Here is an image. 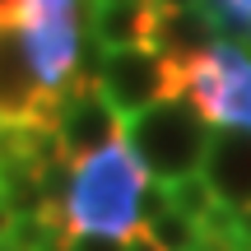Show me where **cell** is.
<instances>
[{"instance_id": "9c48e42d", "label": "cell", "mask_w": 251, "mask_h": 251, "mask_svg": "<svg viewBox=\"0 0 251 251\" xmlns=\"http://www.w3.org/2000/svg\"><path fill=\"white\" fill-rule=\"evenodd\" d=\"M205 181L233 214L251 219V135L242 130H214L205 158Z\"/></svg>"}, {"instance_id": "7a4b0ae2", "label": "cell", "mask_w": 251, "mask_h": 251, "mask_svg": "<svg viewBox=\"0 0 251 251\" xmlns=\"http://www.w3.org/2000/svg\"><path fill=\"white\" fill-rule=\"evenodd\" d=\"M209 140H214V126L196 112L191 98H168L126 121V144L144 163L153 186L200 177L209 158Z\"/></svg>"}, {"instance_id": "277c9868", "label": "cell", "mask_w": 251, "mask_h": 251, "mask_svg": "<svg viewBox=\"0 0 251 251\" xmlns=\"http://www.w3.org/2000/svg\"><path fill=\"white\" fill-rule=\"evenodd\" d=\"M181 98L196 102V112L214 130L251 135V51L219 37L209 56L181 70Z\"/></svg>"}, {"instance_id": "5b68a950", "label": "cell", "mask_w": 251, "mask_h": 251, "mask_svg": "<svg viewBox=\"0 0 251 251\" xmlns=\"http://www.w3.org/2000/svg\"><path fill=\"white\" fill-rule=\"evenodd\" d=\"M98 93L112 102L121 121L140 117V112L158 107L168 98H181V79L153 47H130V51H98V70H93Z\"/></svg>"}, {"instance_id": "ba28073f", "label": "cell", "mask_w": 251, "mask_h": 251, "mask_svg": "<svg viewBox=\"0 0 251 251\" xmlns=\"http://www.w3.org/2000/svg\"><path fill=\"white\" fill-rule=\"evenodd\" d=\"M158 0H89L84 9V37L93 51H130L153 42Z\"/></svg>"}, {"instance_id": "8992f818", "label": "cell", "mask_w": 251, "mask_h": 251, "mask_svg": "<svg viewBox=\"0 0 251 251\" xmlns=\"http://www.w3.org/2000/svg\"><path fill=\"white\" fill-rule=\"evenodd\" d=\"M56 140H61V153L79 168L84 158H93V153H102L107 144H117L126 135V121L112 112V102L98 93V84L89 79V75H79L75 79V89L65 93L61 102V117H56Z\"/></svg>"}, {"instance_id": "3957f363", "label": "cell", "mask_w": 251, "mask_h": 251, "mask_svg": "<svg viewBox=\"0 0 251 251\" xmlns=\"http://www.w3.org/2000/svg\"><path fill=\"white\" fill-rule=\"evenodd\" d=\"M84 9L89 0H19V37L33 75L51 98H65L84 65Z\"/></svg>"}, {"instance_id": "8fae6325", "label": "cell", "mask_w": 251, "mask_h": 251, "mask_svg": "<svg viewBox=\"0 0 251 251\" xmlns=\"http://www.w3.org/2000/svg\"><path fill=\"white\" fill-rule=\"evenodd\" d=\"M0 19H19V0H0Z\"/></svg>"}, {"instance_id": "30bf717a", "label": "cell", "mask_w": 251, "mask_h": 251, "mask_svg": "<svg viewBox=\"0 0 251 251\" xmlns=\"http://www.w3.org/2000/svg\"><path fill=\"white\" fill-rule=\"evenodd\" d=\"M200 5L209 9V19H214L219 37H228V42L251 51V0H200Z\"/></svg>"}, {"instance_id": "52a82bcc", "label": "cell", "mask_w": 251, "mask_h": 251, "mask_svg": "<svg viewBox=\"0 0 251 251\" xmlns=\"http://www.w3.org/2000/svg\"><path fill=\"white\" fill-rule=\"evenodd\" d=\"M214 42H219V28H214V19H209V9L200 0H191V5H158V24H153L149 47L177 70V79L200 56L214 51Z\"/></svg>"}, {"instance_id": "6da1fadb", "label": "cell", "mask_w": 251, "mask_h": 251, "mask_svg": "<svg viewBox=\"0 0 251 251\" xmlns=\"http://www.w3.org/2000/svg\"><path fill=\"white\" fill-rule=\"evenodd\" d=\"M149 172L135 158V149L126 144H107L102 153L84 158L75 168L70 196H65V228L89 237H117L130 242L144 224V200H149Z\"/></svg>"}]
</instances>
